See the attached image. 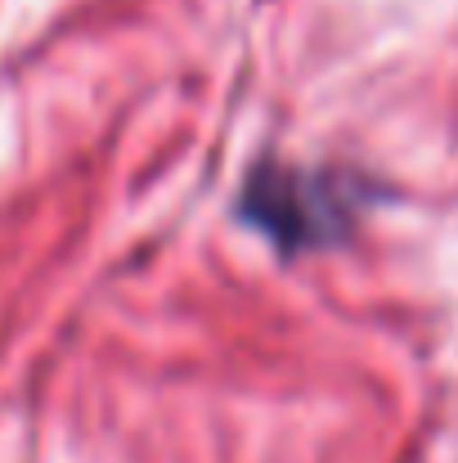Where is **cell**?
I'll list each match as a JSON object with an SVG mask.
<instances>
[{"label": "cell", "mask_w": 458, "mask_h": 463, "mask_svg": "<svg viewBox=\"0 0 458 463\" xmlns=\"http://www.w3.org/2000/svg\"><path fill=\"white\" fill-rule=\"evenodd\" d=\"M364 198L369 189L351 171L261 157L238 189V216L261 230L284 257H297L346 239Z\"/></svg>", "instance_id": "1"}]
</instances>
